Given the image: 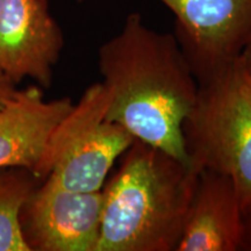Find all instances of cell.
Listing matches in <instances>:
<instances>
[{
    "label": "cell",
    "instance_id": "cell-1",
    "mask_svg": "<svg viewBox=\"0 0 251 251\" xmlns=\"http://www.w3.org/2000/svg\"><path fill=\"white\" fill-rule=\"evenodd\" d=\"M98 65L108 120L190 165L183 125L199 85L174 34L153 30L140 13H130L100 47Z\"/></svg>",
    "mask_w": 251,
    "mask_h": 251
},
{
    "label": "cell",
    "instance_id": "cell-2",
    "mask_svg": "<svg viewBox=\"0 0 251 251\" xmlns=\"http://www.w3.org/2000/svg\"><path fill=\"white\" fill-rule=\"evenodd\" d=\"M102 187L97 251H177L199 172L136 140Z\"/></svg>",
    "mask_w": 251,
    "mask_h": 251
},
{
    "label": "cell",
    "instance_id": "cell-3",
    "mask_svg": "<svg viewBox=\"0 0 251 251\" xmlns=\"http://www.w3.org/2000/svg\"><path fill=\"white\" fill-rule=\"evenodd\" d=\"M198 85L183 125L190 165L228 176L244 214L251 211V77L242 56Z\"/></svg>",
    "mask_w": 251,
    "mask_h": 251
},
{
    "label": "cell",
    "instance_id": "cell-4",
    "mask_svg": "<svg viewBox=\"0 0 251 251\" xmlns=\"http://www.w3.org/2000/svg\"><path fill=\"white\" fill-rule=\"evenodd\" d=\"M108 92L94 83L59 122L47 146L40 177L80 192L101 191L106 177L135 137L107 119Z\"/></svg>",
    "mask_w": 251,
    "mask_h": 251
},
{
    "label": "cell",
    "instance_id": "cell-5",
    "mask_svg": "<svg viewBox=\"0 0 251 251\" xmlns=\"http://www.w3.org/2000/svg\"><path fill=\"white\" fill-rule=\"evenodd\" d=\"M176 17L174 35L197 80L241 57L251 42V0H159Z\"/></svg>",
    "mask_w": 251,
    "mask_h": 251
},
{
    "label": "cell",
    "instance_id": "cell-6",
    "mask_svg": "<svg viewBox=\"0 0 251 251\" xmlns=\"http://www.w3.org/2000/svg\"><path fill=\"white\" fill-rule=\"evenodd\" d=\"M102 203V190L72 191L46 177L19 213L28 251H97Z\"/></svg>",
    "mask_w": 251,
    "mask_h": 251
},
{
    "label": "cell",
    "instance_id": "cell-7",
    "mask_svg": "<svg viewBox=\"0 0 251 251\" xmlns=\"http://www.w3.org/2000/svg\"><path fill=\"white\" fill-rule=\"evenodd\" d=\"M63 47L48 0H0V72L15 85L29 78L49 89Z\"/></svg>",
    "mask_w": 251,
    "mask_h": 251
},
{
    "label": "cell",
    "instance_id": "cell-8",
    "mask_svg": "<svg viewBox=\"0 0 251 251\" xmlns=\"http://www.w3.org/2000/svg\"><path fill=\"white\" fill-rule=\"evenodd\" d=\"M72 106L69 97L46 100L39 85L18 89L0 108V168H25L41 178V165L51 134Z\"/></svg>",
    "mask_w": 251,
    "mask_h": 251
},
{
    "label": "cell",
    "instance_id": "cell-9",
    "mask_svg": "<svg viewBox=\"0 0 251 251\" xmlns=\"http://www.w3.org/2000/svg\"><path fill=\"white\" fill-rule=\"evenodd\" d=\"M243 234V211L233 180L200 171L177 251L242 250Z\"/></svg>",
    "mask_w": 251,
    "mask_h": 251
},
{
    "label": "cell",
    "instance_id": "cell-10",
    "mask_svg": "<svg viewBox=\"0 0 251 251\" xmlns=\"http://www.w3.org/2000/svg\"><path fill=\"white\" fill-rule=\"evenodd\" d=\"M42 180L28 169L0 168V251H28L19 227V213Z\"/></svg>",
    "mask_w": 251,
    "mask_h": 251
},
{
    "label": "cell",
    "instance_id": "cell-11",
    "mask_svg": "<svg viewBox=\"0 0 251 251\" xmlns=\"http://www.w3.org/2000/svg\"><path fill=\"white\" fill-rule=\"evenodd\" d=\"M18 87L12 80H9L2 72H0V108L4 107L9 100L17 93Z\"/></svg>",
    "mask_w": 251,
    "mask_h": 251
},
{
    "label": "cell",
    "instance_id": "cell-12",
    "mask_svg": "<svg viewBox=\"0 0 251 251\" xmlns=\"http://www.w3.org/2000/svg\"><path fill=\"white\" fill-rule=\"evenodd\" d=\"M244 219V234L242 250L251 251V211L243 214Z\"/></svg>",
    "mask_w": 251,
    "mask_h": 251
},
{
    "label": "cell",
    "instance_id": "cell-13",
    "mask_svg": "<svg viewBox=\"0 0 251 251\" xmlns=\"http://www.w3.org/2000/svg\"><path fill=\"white\" fill-rule=\"evenodd\" d=\"M242 59H243L244 65H246L248 74H249L250 77H251V42H250V45L247 47L246 50L243 51Z\"/></svg>",
    "mask_w": 251,
    "mask_h": 251
},
{
    "label": "cell",
    "instance_id": "cell-14",
    "mask_svg": "<svg viewBox=\"0 0 251 251\" xmlns=\"http://www.w3.org/2000/svg\"><path fill=\"white\" fill-rule=\"evenodd\" d=\"M78 1H81V0H78Z\"/></svg>",
    "mask_w": 251,
    "mask_h": 251
}]
</instances>
